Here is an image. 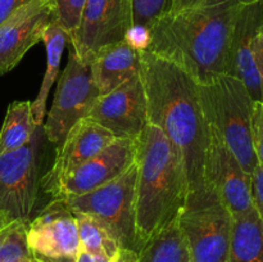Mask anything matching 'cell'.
<instances>
[{
	"label": "cell",
	"instance_id": "9a60e30c",
	"mask_svg": "<svg viewBox=\"0 0 263 262\" xmlns=\"http://www.w3.org/2000/svg\"><path fill=\"white\" fill-rule=\"evenodd\" d=\"M116 139L109 130L90 118L80 120L57 148L53 166L41 177V189L51 197L67 174L100 153Z\"/></svg>",
	"mask_w": 263,
	"mask_h": 262
},
{
	"label": "cell",
	"instance_id": "9c48e42d",
	"mask_svg": "<svg viewBox=\"0 0 263 262\" xmlns=\"http://www.w3.org/2000/svg\"><path fill=\"white\" fill-rule=\"evenodd\" d=\"M131 27V0H86L79 27L68 43L77 57L89 64L103 46L125 40Z\"/></svg>",
	"mask_w": 263,
	"mask_h": 262
},
{
	"label": "cell",
	"instance_id": "f546056e",
	"mask_svg": "<svg viewBox=\"0 0 263 262\" xmlns=\"http://www.w3.org/2000/svg\"><path fill=\"white\" fill-rule=\"evenodd\" d=\"M110 262H140V258H139V253L135 249L121 247L116 252L115 256L112 257Z\"/></svg>",
	"mask_w": 263,
	"mask_h": 262
},
{
	"label": "cell",
	"instance_id": "ffe728a7",
	"mask_svg": "<svg viewBox=\"0 0 263 262\" xmlns=\"http://www.w3.org/2000/svg\"><path fill=\"white\" fill-rule=\"evenodd\" d=\"M138 253L140 262H192L177 218L154 234Z\"/></svg>",
	"mask_w": 263,
	"mask_h": 262
},
{
	"label": "cell",
	"instance_id": "3957f363",
	"mask_svg": "<svg viewBox=\"0 0 263 262\" xmlns=\"http://www.w3.org/2000/svg\"><path fill=\"white\" fill-rule=\"evenodd\" d=\"M136 252L161 229L176 220L189 193L184 158L156 126H145L136 138Z\"/></svg>",
	"mask_w": 263,
	"mask_h": 262
},
{
	"label": "cell",
	"instance_id": "44dd1931",
	"mask_svg": "<svg viewBox=\"0 0 263 262\" xmlns=\"http://www.w3.org/2000/svg\"><path fill=\"white\" fill-rule=\"evenodd\" d=\"M30 100L10 103L0 130V156L17 151L32 140L36 130Z\"/></svg>",
	"mask_w": 263,
	"mask_h": 262
},
{
	"label": "cell",
	"instance_id": "e0dca14e",
	"mask_svg": "<svg viewBox=\"0 0 263 262\" xmlns=\"http://www.w3.org/2000/svg\"><path fill=\"white\" fill-rule=\"evenodd\" d=\"M89 66L99 94L104 95L140 73V51L126 40L118 41L99 49Z\"/></svg>",
	"mask_w": 263,
	"mask_h": 262
},
{
	"label": "cell",
	"instance_id": "4fadbf2b",
	"mask_svg": "<svg viewBox=\"0 0 263 262\" xmlns=\"http://www.w3.org/2000/svg\"><path fill=\"white\" fill-rule=\"evenodd\" d=\"M53 21L51 0H33L0 23V74L12 71L33 45L43 41Z\"/></svg>",
	"mask_w": 263,
	"mask_h": 262
},
{
	"label": "cell",
	"instance_id": "cb8c5ba5",
	"mask_svg": "<svg viewBox=\"0 0 263 262\" xmlns=\"http://www.w3.org/2000/svg\"><path fill=\"white\" fill-rule=\"evenodd\" d=\"M133 26L151 31L152 26L170 12L171 0H131Z\"/></svg>",
	"mask_w": 263,
	"mask_h": 262
},
{
	"label": "cell",
	"instance_id": "d6a6232c",
	"mask_svg": "<svg viewBox=\"0 0 263 262\" xmlns=\"http://www.w3.org/2000/svg\"><path fill=\"white\" fill-rule=\"evenodd\" d=\"M31 262H43V261H39V259H35V258H32V259H31Z\"/></svg>",
	"mask_w": 263,
	"mask_h": 262
},
{
	"label": "cell",
	"instance_id": "5b68a950",
	"mask_svg": "<svg viewBox=\"0 0 263 262\" xmlns=\"http://www.w3.org/2000/svg\"><path fill=\"white\" fill-rule=\"evenodd\" d=\"M177 222L192 262H229L233 215L213 188L189 190Z\"/></svg>",
	"mask_w": 263,
	"mask_h": 262
},
{
	"label": "cell",
	"instance_id": "d6986e66",
	"mask_svg": "<svg viewBox=\"0 0 263 262\" xmlns=\"http://www.w3.org/2000/svg\"><path fill=\"white\" fill-rule=\"evenodd\" d=\"M229 262H263V225L254 207L233 217Z\"/></svg>",
	"mask_w": 263,
	"mask_h": 262
},
{
	"label": "cell",
	"instance_id": "ac0fdd59",
	"mask_svg": "<svg viewBox=\"0 0 263 262\" xmlns=\"http://www.w3.org/2000/svg\"><path fill=\"white\" fill-rule=\"evenodd\" d=\"M43 43L45 44L46 49V68L37 95L35 100L31 102V109L36 126H43L45 121L46 102H48L49 92L58 77L62 55L66 44L68 43V33L57 21H53L44 32Z\"/></svg>",
	"mask_w": 263,
	"mask_h": 262
},
{
	"label": "cell",
	"instance_id": "484cf974",
	"mask_svg": "<svg viewBox=\"0 0 263 262\" xmlns=\"http://www.w3.org/2000/svg\"><path fill=\"white\" fill-rule=\"evenodd\" d=\"M253 146L258 164L263 167V103L254 102L253 118H252Z\"/></svg>",
	"mask_w": 263,
	"mask_h": 262
},
{
	"label": "cell",
	"instance_id": "ba28073f",
	"mask_svg": "<svg viewBox=\"0 0 263 262\" xmlns=\"http://www.w3.org/2000/svg\"><path fill=\"white\" fill-rule=\"evenodd\" d=\"M99 97L90 66L71 50L66 68L58 80L53 104L44 121L43 130L48 141L58 146L67 133L80 120L87 117Z\"/></svg>",
	"mask_w": 263,
	"mask_h": 262
},
{
	"label": "cell",
	"instance_id": "30bf717a",
	"mask_svg": "<svg viewBox=\"0 0 263 262\" xmlns=\"http://www.w3.org/2000/svg\"><path fill=\"white\" fill-rule=\"evenodd\" d=\"M27 246L32 258L43 262H74L80 236L73 212L59 198H53L40 215L30 221Z\"/></svg>",
	"mask_w": 263,
	"mask_h": 262
},
{
	"label": "cell",
	"instance_id": "f1b7e54d",
	"mask_svg": "<svg viewBox=\"0 0 263 262\" xmlns=\"http://www.w3.org/2000/svg\"><path fill=\"white\" fill-rule=\"evenodd\" d=\"M33 0H0V23L7 20L10 14L22 8L23 5Z\"/></svg>",
	"mask_w": 263,
	"mask_h": 262
},
{
	"label": "cell",
	"instance_id": "83f0119b",
	"mask_svg": "<svg viewBox=\"0 0 263 262\" xmlns=\"http://www.w3.org/2000/svg\"><path fill=\"white\" fill-rule=\"evenodd\" d=\"M253 54H254V62H256L257 72H258L259 77V86H261V95L263 103V32L259 33L257 36L256 41H254V48H253Z\"/></svg>",
	"mask_w": 263,
	"mask_h": 262
},
{
	"label": "cell",
	"instance_id": "277c9868",
	"mask_svg": "<svg viewBox=\"0 0 263 262\" xmlns=\"http://www.w3.org/2000/svg\"><path fill=\"white\" fill-rule=\"evenodd\" d=\"M199 92L208 123L220 134L247 174L252 175L258 166L252 134L254 100L244 82L230 74H218L199 84Z\"/></svg>",
	"mask_w": 263,
	"mask_h": 262
},
{
	"label": "cell",
	"instance_id": "6da1fadb",
	"mask_svg": "<svg viewBox=\"0 0 263 262\" xmlns=\"http://www.w3.org/2000/svg\"><path fill=\"white\" fill-rule=\"evenodd\" d=\"M140 79L146 98L148 123L177 146L186 167L189 190L204 184L203 166L210 123L200 102L199 84L181 67L140 51Z\"/></svg>",
	"mask_w": 263,
	"mask_h": 262
},
{
	"label": "cell",
	"instance_id": "52a82bcc",
	"mask_svg": "<svg viewBox=\"0 0 263 262\" xmlns=\"http://www.w3.org/2000/svg\"><path fill=\"white\" fill-rule=\"evenodd\" d=\"M43 126L27 145L0 156V213L30 222L41 189Z\"/></svg>",
	"mask_w": 263,
	"mask_h": 262
},
{
	"label": "cell",
	"instance_id": "836d02e7",
	"mask_svg": "<svg viewBox=\"0 0 263 262\" xmlns=\"http://www.w3.org/2000/svg\"><path fill=\"white\" fill-rule=\"evenodd\" d=\"M262 32H263V30H262Z\"/></svg>",
	"mask_w": 263,
	"mask_h": 262
},
{
	"label": "cell",
	"instance_id": "7a4b0ae2",
	"mask_svg": "<svg viewBox=\"0 0 263 262\" xmlns=\"http://www.w3.org/2000/svg\"><path fill=\"white\" fill-rule=\"evenodd\" d=\"M246 2L207 0L167 13L152 26L148 51L181 67L198 84L226 73L231 32Z\"/></svg>",
	"mask_w": 263,
	"mask_h": 262
},
{
	"label": "cell",
	"instance_id": "7402d4cb",
	"mask_svg": "<svg viewBox=\"0 0 263 262\" xmlns=\"http://www.w3.org/2000/svg\"><path fill=\"white\" fill-rule=\"evenodd\" d=\"M80 236V247L91 254L97 262H110L118 251V244L95 218L86 213L74 212Z\"/></svg>",
	"mask_w": 263,
	"mask_h": 262
},
{
	"label": "cell",
	"instance_id": "8992f818",
	"mask_svg": "<svg viewBox=\"0 0 263 262\" xmlns=\"http://www.w3.org/2000/svg\"><path fill=\"white\" fill-rule=\"evenodd\" d=\"M136 162L121 176L82 195L59 198L72 212L91 216L107 230L118 247L136 251L135 188Z\"/></svg>",
	"mask_w": 263,
	"mask_h": 262
},
{
	"label": "cell",
	"instance_id": "d4e9b609",
	"mask_svg": "<svg viewBox=\"0 0 263 262\" xmlns=\"http://www.w3.org/2000/svg\"><path fill=\"white\" fill-rule=\"evenodd\" d=\"M85 2L86 0H51L55 21L68 33V39L79 27Z\"/></svg>",
	"mask_w": 263,
	"mask_h": 262
},
{
	"label": "cell",
	"instance_id": "8fae6325",
	"mask_svg": "<svg viewBox=\"0 0 263 262\" xmlns=\"http://www.w3.org/2000/svg\"><path fill=\"white\" fill-rule=\"evenodd\" d=\"M203 180L215 189L233 217L253 208L251 175L247 174L212 125L205 149Z\"/></svg>",
	"mask_w": 263,
	"mask_h": 262
},
{
	"label": "cell",
	"instance_id": "7c38bea8",
	"mask_svg": "<svg viewBox=\"0 0 263 262\" xmlns=\"http://www.w3.org/2000/svg\"><path fill=\"white\" fill-rule=\"evenodd\" d=\"M87 118L109 130L117 139L138 138L148 125L146 98L140 74L108 94L100 95Z\"/></svg>",
	"mask_w": 263,
	"mask_h": 262
},
{
	"label": "cell",
	"instance_id": "1f68e13d",
	"mask_svg": "<svg viewBox=\"0 0 263 262\" xmlns=\"http://www.w3.org/2000/svg\"><path fill=\"white\" fill-rule=\"evenodd\" d=\"M74 262H97V261H95V258L91 256V254L87 253L85 249H82L81 247H80V251L79 253H77L76 261Z\"/></svg>",
	"mask_w": 263,
	"mask_h": 262
},
{
	"label": "cell",
	"instance_id": "2e32d148",
	"mask_svg": "<svg viewBox=\"0 0 263 262\" xmlns=\"http://www.w3.org/2000/svg\"><path fill=\"white\" fill-rule=\"evenodd\" d=\"M263 30V0H248L241 5L230 38L226 74L236 77L248 89L254 102H261V86L254 62V41Z\"/></svg>",
	"mask_w": 263,
	"mask_h": 262
},
{
	"label": "cell",
	"instance_id": "5bb4252c",
	"mask_svg": "<svg viewBox=\"0 0 263 262\" xmlns=\"http://www.w3.org/2000/svg\"><path fill=\"white\" fill-rule=\"evenodd\" d=\"M136 145V138L116 139L100 153L67 174L51 199L86 194L117 179L135 162Z\"/></svg>",
	"mask_w": 263,
	"mask_h": 262
},
{
	"label": "cell",
	"instance_id": "603a6c76",
	"mask_svg": "<svg viewBox=\"0 0 263 262\" xmlns=\"http://www.w3.org/2000/svg\"><path fill=\"white\" fill-rule=\"evenodd\" d=\"M26 221L0 213V262H31Z\"/></svg>",
	"mask_w": 263,
	"mask_h": 262
},
{
	"label": "cell",
	"instance_id": "4dcf8cb0",
	"mask_svg": "<svg viewBox=\"0 0 263 262\" xmlns=\"http://www.w3.org/2000/svg\"><path fill=\"white\" fill-rule=\"evenodd\" d=\"M204 2H207V0H171V8H170L168 13L181 12V10L189 9V8H194L197 7V5H200Z\"/></svg>",
	"mask_w": 263,
	"mask_h": 262
},
{
	"label": "cell",
	"instance_id": "4316f807",
	"mask_svg": "<svg viewBox=\"0 0 263 262\" xmlns=\"http://www.w3.org/2000/svg\"><path fill=\"white\" fill-rule=\"evenodd\" d=\"M251 181L253 207L263 225V167L259 164L254 169L253 174L251 175Z\"/></svg>",
	"mask_w": 263,
	"mask_h": 262
}]
</instances>
